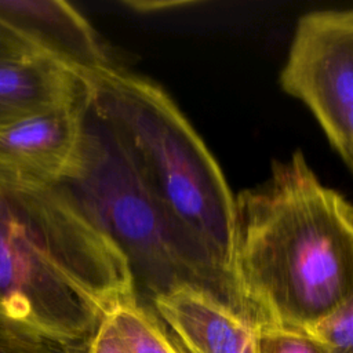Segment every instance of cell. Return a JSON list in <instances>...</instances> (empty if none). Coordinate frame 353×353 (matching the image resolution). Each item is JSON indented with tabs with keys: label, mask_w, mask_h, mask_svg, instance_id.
I'll use <instances>...</instances> for the list:
<instances>
[{
	"label": "cell",
	"mask_w": 353,
	"mask_h": 353,
	"mask_svg": "<svg viewBox=\"0 0 353 353\" xmlns=\"http://www.w3.org/2000/svg\"><path fill=\"white\" fill-rule=\"evenodd\" d=\"M230 279L234 310L256 330H303L353 294V205L301 152L234 199Z\"/></svg>",
	"instance_id": "obj_1"
},
{
	"label": "cell",
	"mask_w": 353,
	"mask_h": 353,
	"mask_svg": "<svg viewBox=\"0 0 353 353\" xmlns=\"http://www.w3.org/2000/svg\"><path fill=\"white\" fill-rule=\"evenodd\" d=\"M131 296L124 256L63 192L0 179V319L87 347Z\"/></svg>",
	"instance_id": "obj_2"
},
{
	"label": "cell",
	"mask_w": 353,
	"mask_h": 353,
	"mask_svg": "<svg viewBox=\"0 0 353 353\" xmlns=\"http://www.w3.org/2000/svg\"><path fill=\"white\" fill-rule=\"evenodd\" d=\"M83 79L91 105L117 131L174 225L225 279L233 299L234 197L205 143L153 81L121 66Z\"/></svg>",
	"instance_id": "obj_3"
},
{
	"label": "cell",
	"mask_w": 353,
	"mask_h": 353,
	"mask_svg": "<svg viewBox=\"0 0 353 353\" xmlns=\"http://www.w3.org/2000/svg\"><path fill=\"white\" fill-rule=\"evenodd\" d=\"M55 186L124 256L141 303L190 284L233 309L229 284L174 225L90 95L77 154Z\"/></svg>",
	"instance_id": "obj_4"
},
{
	"label": "cell",
	"mask_w": 353,
	"mask_h": 353,
	"mask_svg": "<svg viewBox=\"0 0 353 353\" xmlns=\"http://www.w3.org/2000/svg\"><path fill=\"white\" fill-rule=\"evenodd\" d=\"M281 85L310 109L353 170V10L299 19Z\"/></svg>",
	"instance_id": "obj_5"
},
{
	"label": "cell",
	"mask_w": 353,
	"mask_h": 353,
	"mask_svg": "<svg viewBox=\"0 0 353 353\" xmlns=\"http://www.w3.org/2000/svg\"><path fill=\"white\" fill-rule=\"evenodd\" d=\"M87 91L74 101L0 123V179L55 186L77 154Z\"/></svg>",
	"instance_id": "obj_6"
},
{
	"label": "cell",
	"mask_w": 353,
	"mask_h": 353,
	"mask_svg": "<svg viewBox=\"0 0 353 353\" xmlns=\"http://www.w3.org/2000/svg\"><path fill=\"white\" fill-rule=\"evenodd\" d=\"M0 19L81 77L119 66L91 23L59 0H0Z\"/></svg>",
	"instance_id": "obj_7"
},
{
	"label": "cell",
	"mask_w": 353,
	"mask_h": 353,
	"mask_svg": "<svg viewBox=\"0 0 353 353\" xmlns=\"http://www.w3.org/2000/svg\"><path fill=\"white\" fill-rule=\"evenodd\" d=\"M182 353H256V328L214 294L183 284L149 305Z\"/></svg>",
	"instance_id": "obj_8"
},
{
	"label": "cell",
	"mask_w": 353,
	"mask_h": 353,
	"mask_svg": "<svg viewBox=\"0 0 353 353\" xmlns=\"http://www.w3.org/2000/svg\"><path fill=\"white\" fill-rule=\"evenodd\" d=\"M85 80L44 54L0 57V123L81 97Z\"/></svg>",
	"instance_id": "obj_9"
},
{
	"label": "cell",
	"mask_w": 353,
	"mask_h": 353,
	"mask_svg": "<svg viewBox=\"0 0 353 353\" xmlns=\"http://www.w3.org/2000/svg\"><path fill=\"white\" fill-rule=\"evenodd\" d=\"M105 319L124 353H182L156 313L137 296L119 302Z\"/></svg>",
	"instance_id": "obj_10"
},
{
	"label": "cell",
	"mask_w": 353,
	"mask_h": 353,
	"mask_svg": "<svg viewBox=\"0 0 353 353\" xmlns=\"http://www.w3.org/2000/svg\"><path fill=\"white\" fill-rule=\"evenodd\" d=\"M301 331L309 335L323 353H353V294L328 317Z\"/></svg>",
	"instance_id": "obj_11"
},
{
	"label": "cell",
	"mask_w": 353,
	"mask_h": 353,
	"mask_svg": "<svg viewBox=\"0 0 353 353\" xmlns=\"http://www.w3.org/2000/svg\"><path fill=\"white\" fill-rule=\"evenodd\" d=\"M87 347L63 343L0 319V353H87Z\"/></svg>",
	"instance_id": "obj_12"
},
{
	"label": "cell",
	"mask_w": 353,
	"mask_h": 353,
	"mask_svg": "<svg viewBox=\"0 0 353 353\" xmlns=\"http://www.w3.org/2000/svg\"><path fill=\"white\" fill-rule=\"evenodd\" d=\"M256 353H323L320 346L301 330H256Z\"/></svg>",
	"instance_id": "obj_13"
},
{
	"label": "cell",
	"mask_w": 353,
	"mask_h": 353,
	"mask_svg": "<svg viewBox=\"0 0 353 353\" xmlns=\"http://www.w3.org/2000/svg\"><path fill=\"white\" fill-rule=\"evenodd\" d=\"M87 353H124L110 324L103 317L97 334L87 347Z\"/></svg>",
	"instance_id": "obj_14"
},
{
	"label": "cell",
	"mask_w": 353,
	"mask_h": 353,
	"mask_svg": "<svg viewBox=\"0 0 353 353\" xmlns=\"http://www.w3.org/2000/svg\"><path fill=\"white\" fill-rule=\"evenodd\" d=\"M131 8H137L138 11H157L161 8H172V7H181L185 3L182 1H130L125 3Z\"/></svg>",
	"instance_id": "obj_15"
}]
</instances>
